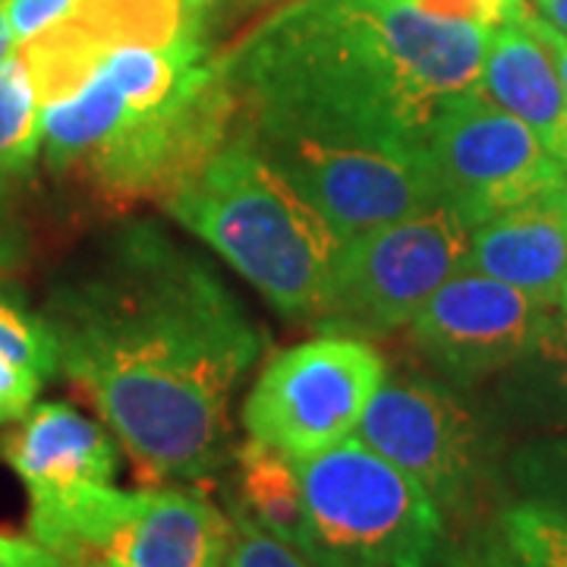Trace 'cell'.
I'll list each match as a JSON object with an SVG mask.
<instances>
[{
	"label": "cell",
	"instance_id": "28",
	"mask_svg": "<svg viewBox=\"0 0 567 567\" xmlns=\"http://www.w3.org/2000/svg\"><path fill=\"white\" fill-rule=\"evenodd\" d=\"M529 10L567 35V0H529Z\"/></svg>",
	"mask_w": 567,
	"mask_h": 567
},
{
	"label": "cell",
	"instance_id": "10",
	"mask_svg": "<svg viewBox=\"0 0 567 567\" xmlns=\"http://www.w3.org/2000/svg\"><path fill=\"white\" fill-rule=\"evenodd\" d=\"M551 306L558 303L461 268L406 324V341L451 385L470 388L517 363Z\"/></svg>",
	"mask_w": 567,
	"mask_h": 567
},
{
	"label": "cell",
	"instance_id": "32",
	"mask_svg": "<svg viewBox=\"0 0 567 567\" xmlns=\"http://www.w3.org/2000/svg\"><path fill=\"white\" fill-rule=\"evenodd\" d=\"M17 51V35L7 22V13H3V3H0V63L7 61L10 54Z\"/></svg>",
	"mask_w": 567,
	"mask_h": 567
},
{
	"label": "cell",
	"instance_id": "31",
	"mask_svg": "<svg viewBox=\"0 0 567 567\" xmlns=\"http://www.w3.org/2000/svg\"><path fill=\"white\" fill-rule=\"evenodd\" d=\"M218 0H183V17H186V25L193 29H203L205 17L215 10Z\"/></svg>",
	"mask_w": 567,
	"mask_h": 567
},
{
	"label": "cell",
	"instance_id": "14",
	"mask_svg": "<svg viewBox=\"0 0 567 567\" xmlns=\"http://www.w3.org/2000/svg\"><path fill=\"white\" fill-rule=\"evenodd\" d=\"M483 95L524 121L567 174V92L546 44L520 17L492 29L483 76Z\"/></svg>",
	"mask_w": 567,
	"mask_h": 567
},
{
	"label": "cell",
	"instance_id": "6",
	"mask_svg": "<svg viewBox=\"0 0 567 567\" xmlns=\"http://www.w3.org/2000/svg\"><path fill=\"white\" fill-rule=\"evenodd\" d=\"M388 375L363 338L322 334L275 353L244 404L249 439L303 461L357 435L365 406Z\"/></svg>",
	"mask_w": 567,
	"mask_h": 567
},
{
	"label": "cell",
	"instance_id": "24",
	"mask_svg": "<svg viewBox=\"0 0 567 567\" xmlns=\"http://www.w3.org/2000/svg\"><path fill=\"white\" fill-rule=\"evenodd\" d=\"M41 388V375L32 365H22L10 357H0V425L22 420Z\"/></svg>",
	"mask_w": 567,
	"mask_h": 567
},
{
	"label": "cell",
	"instance_id": "21",
	"mask_svg": "<svg viewBox=\"0 0 567 567\" xmlns=\"http://www.w3.org/2000/svg\"><path fill=\"white\" fill-rule=\"evenodd\" d=\"M0 357L32 365L41 379H48L61 369L58 341H54L48 319L17 303V297H10L3 290V284H0Z\"/></svg>",
	"mask_w": 567,
	"mask_h": 567
},
{
	"label": "cell",
	"instance_id": "17",
	"mask_svg": "<svg viewBox=\"0 0 567 567\" xmlns=\"http://www.w3.org/2000/svg\"><path fill=\"white\" fill-rule=\"evenodd\" d=\"M63 29L89 51L104 54L121 44H171L183 35V0H76Z\"/></svg>",
	"mask_w": 567,
	"mask_h": 567
},
{
	"label": "cell",
	"instance_id": "18",
	"mask_svg": "<svg viewBox=\"0 0 567 567\" xmlns=\"http://www.w3.org/2000/svg\"><path fill=\"white\" fill-rule=\"evenodd\" d=\"M41 155V102L29 63L13 51L0 63V186H10Z\"/></svg>",
	"mask_w": 567,
	"mask_h": 567
},
{
	"label": "cell",
	"instance_id": "20",
	"mask_svg": "<svg viewBox=\"0 0 567 567\" xmlns=\"http://www.w3.org/2000/svg\"><path fill=\"white\" fill-rule=\"evenodd\" d=\"M502 543L527 567H567V520L524 498L502 511Z\"/></svg>",
	"mask_w": 567,
	"mask_h": 567
},
{
	"label": "cell",
	"instance_id": "8",
	"mask_svg": "<svg viewBox=\"0 0 567 567\" xmlns=\"http://www.w3.org/2000/svg\"><path fill=\"white\" fill-rule=\"evenodd\" d=\"M425 155L442 203L451 205L470 230L567 183L561 164L527 123L480 89L457 95L439 114Z\"/></svg>",
	"mask_w": 567,
	"mask_h": 567
},
{
	"label": "cell",
	"instance_id": "26",
	"mask_svg": "<svg viewBox=\"0 0 567 567\" xmlns=\"http://www.w3.org/2000/svg\"><path fill=\"white\" fill-rule=\"evenodd\" d=\"M0 567H70L58 551L41 546L35 536L0 529Z\"/></svg>",
	"mask_w": 567,
	"mask_h": 567
},
{
	"label": "cell",
	"instance_id": "15",
	"mask_svg": "<svg viewBox=\"0 0 567 567\" xmlns=\"http://www.w3.org/2000/svg\"><path fill=\"white\" fill-rule=\"evenodd\" d=\"M234 466H237V495L230 507L256 520L271 536L284 539L287 546L300 548L312 561L309 507L293 461L278 447L249 439L237 447Z\"/></svg>",
	"mask_w": 567,
	"mask_h": 567
},
{
	"label": "cell",
	"instance_id": "22",
	"mask_svg": "<svg viewBox=\"0 0 567 567\" xmlns=\"http://www.w3.org/2000/svg\"><path fill=\"white\" fill-rule=\"evenodd\" d=\"M234 520V543L224 567H316L300 548L287 546L284 539L271 536L256 520L230 507Z\"/></svg>",
	"mask_w": 567,
	"mask_h": 567
},
{
	"label": "cell",
	"instance_id": "1",
	"mask_svg": "<svg viewBox=\"0 0 567 567\" xmlns=\"http://www.w3.org/2000/svg\"><path fill=\"white\" fill-rule=\"evenodd\" d=\"M44 319L63 375L152 483H205L230 451L227 404L256 363V324L212 265L130 224L58 284Z\"/></svg>",
	"mask_w": 567,
	"mask_h": 567
},
{
	"label": "cell",
	"instance_id": "27",
	"mask_svg": "<svg viewBox=\"0 0 567 567\" xmlns=\"http://www.w3.org/2000/svg\"><path fill=\"white\" fill-rule=\"evenodd\" d=\"M520 20L527 22L529 32L546 44V51L551 54L555 66H558V76H561V82H565V92H567V35L565 32H558L555 25H548L546 20H539L529 7L520 13Z\"/></svg>",
	"mask_w": 567,
	"mask_h": 567
},
{
	"label": "cell",
	"instance_id": "9",
	"mask_svg": "<svg viewBox=\"0 0 567 567\" xmlns=\"http://www.w3.org/2000/svg\"><path fill=\"white\" fill-rule=\"evenodd\" d=\"M246 136L334 227L341 244L442 203L425 152H391L293 136Z\"/></svg>",
	"mask_w": 567,
	"mask_h": 567
},
{
	"label": "cell",
	"instance_id": "35",
	"mask_svg": "<svg viewBox=\"0 0 567 567\" xmlns=\"http://www.w3.org/2000/svg\"><path fill=\"white\" fill-rule=\"evenodd\" d=\"M558 306H561V309H565V312H567V281H565V287H561V297H558Z\"/></svg>",
	"mask_w": 567,
	"mask_h": 567
},
{
	"label": "cell",
	"instance_id": "23",
	"mask_svg": "<svg viewBox=\"0 0 567 567\" xmlns=\"http://www.w3.org/2000/svg\"><path fill=\"white\" fill-rule=\"evenodd\" d=\"M0 3H3L7 22L17 35V48L22 41L35 39L51 25L66 20L76 7V0H0Z\"/></svg>",
	"mask_w": 567,
	"mask_h": 567
},
{
	"label": "cell",
	"instance_id": "13",
	"mask_svg": "<svg viewBox=\"0 0 567 567\" xmlns=\"http://www.w3.org/2000/svg\"><path fill=\"white\" fill-rule=\"evenodd\" d=\"M0 457L13 466L29 495L107 486L117 476V445L107 429L70 404L32 406L0 439Z\"/></svg>",
	"mask_w": 567,
	"mask_h": 567
},
{
	"label": "cell",
	"instance_id": "11",
	"mask_svg": "<svg viewBox=\"0 0 567 567\" xmlns=\"http://www.w3.org/2000/svg\"><path fill=\"white\" fill-rule=\"evenodd\" d=\"M464 268L558 303L567 281V183L476 224Z\"/></svg>",
	"mask_w": 567,
	"mask_h": 567
},
{
	"label": "cell",
	"instance_id": "25",
	"mask_svg": "<svg viewBox=\"0 0 567 567\" xmlns=\"http://www.w3.org/2000/svg\"><path fill=\"white\" fill-rule=\"evenodd\" d=\"M25 265V230L17 208L7 199V186H0V284L13 278Z\"/></svg>",
	"mask_w": 567,
	"mask_h": 567
},
{
	"label": "cell",
	"instance_id": "19",
	"mask_svg": "<svg viewBox=\"0 0 567 567\" xmlns=\"http://www.w3.org/2000/svg\"><path fill=\"white\" fill-rule=\"evenodd\" d=\"M507 476L524 502L567 520V432H539L511 451Z\"/></svg>",
	"mask_w": 567,
	"mask_h": 567
},
{
	"label": "cell",
	"instance_id": "30",
	"mask_svg": "<svg viewBox=\"0 0 567 567\" xmlns=\"http://www.w3.org/2000/svg\"><path fill=\"white\" fill-rule=\"evenodd\" d=\"M290 3H297V0H230V7H234L237 17L262 13V20L271 17V13H278V10H284V7H290Z\"/></svg>",
	"mask_w": 567,
	"mask_h": 567
},
{
	"label": "cell",
	"instance_id": "16",
	"mask_svg": "<svg viewBox=\"0 0 567 567\" xmlns=\"http://www.w3.org/2000/svg\"><path fill=\"white\" fill-rule=\"evenodd\" d=\"M502 406L524 425L567 432V312L551 306L536 341L505 369Z\"/></svg>",
	"mask_w": 567,
	"mask_h": 567
},
{
	"label": "cell",
	"instance_id": "3",
	"mask_svg": "<svg viewBox=\"0 0 567 567\" xmlns=\"http://www.w3.org/2000/svg\"><path fill=\"white\" fill-rule=\"evenodd\" d=\"M164 208L281 316L309 324L319 316L344 244L244 130Z\"/></svg>",
	"mask_w": 567,
	"mask_h": 567
},
{
	"label": "cell",
	"instance_id": "5",
	"mask_svg": "<svg viewBox=\"0 0 567 567\" xmlns=\"http://www.w3.org/2000/svg\"><path fill=\"white\" fill-rule=\"evenodd\" d=\"M466 249L470 227L445 203L365 230L341 246L312 328L363 341L401 331L464 268Z\"/></svg>",
	"mask_w": 567,
	"mask_h": 567
},
{
	"label": "cell",
	"instance_id": "2",
	"mask_svg": "<svg viewBox=\"0 0 567 567\" xmlns=\"http://www.w3.org/2000/svg\"><path fill=\"white\" fill-rule=\"evenodd\" d=\"M492 29L410 0H297L218 61L252 136L425 152L439 114L480 85Z\"/></svg>",
	"mask_w": 567,
	"mask_h": 567
},
{
	"label": "cell",
	"instance_id": "34",
	"mask_svg": "<svg viewBox=\"0 0 567 567\" xmlns=\"http://www.w3.org/2000/svg\"><path fill=\"white\" fill-rule=\"evenodd\" d=\"M70 567H121L117 561H111V558H104V555H95V558H85V561H76V565Z\"/></svg>",
	"mask_w": 567,
	"mask_h": 567
},
{
	"label": "cell",
	"instance_id": "12",
	"mask_svg": "<svg viewBox=\"0 0 567 567\" xmlns=\"http://www.w3.org/2000/svg\"><path fill=\"white\" fill-rule=\"evenodd\" d=\"M234 520L193 488L136 492L126 520L104 548L121 567H224Z\"/></svg>",
	"mask_w": 567,
	"mask_h": 567
},
{
	"label": "cell",
	"instance_id": "29",
	"mask_svg": "<svg viewBox=\"0 0 567 567\" xmlns=\"http://www.w3.org/2000/svg\"><path fill=\"white\" fill-rule=\"evenodd\" d=\"M451 567H527L517 555L511 551H483V555H470V558H461Z\"/></svg>",
	"mask_w": 567,
	"mask_h": 567
},
{
	"label": "cell",
	"instance_id": "4",
	"mask_svg": "<svg viewBox=\"0 0 567 567\" xmlns=\"http://www.w3.org/2000/svg\"><path fill=\"white\" fill-rule=\"evenodd\" d=\"M316 567H435L445 514L413 476L357 435L303 461Z\"/></svg>",
	"mask_w": 567,
	"mask_h": 567
},
{
	"label": "cell",
	"instance_id": "7",
	"mask_svg": "<svg viewBox=\"0 0 567 567\" xmlns=\"http://www.w3.org/2000/svg\"><path fill=\"white\" fill-rule=\"evenodd\" d=\"M357 439L413 476L445 517H464L483 495L488 473L486 425L447 382L385 375L365 406Z\"/></svg>",
	"mask_w": 567,
	"mask_h": 567
},
{
	"label": "cell",
	"instance_id": "33",
	"mask_svg": "<svg viewBox=\"0 0 567 567\" xmlns=\"http://www.w3.org/2000/svg\"><path fill=\"white\" fill-rule=\"evenodd\" d=\"M498 3V10H502V17L507 20H517L524 10H527V0H495Z\"/></svg>",
	"mask_w": 567,
	"mask_h": 567
}]
</instances>
